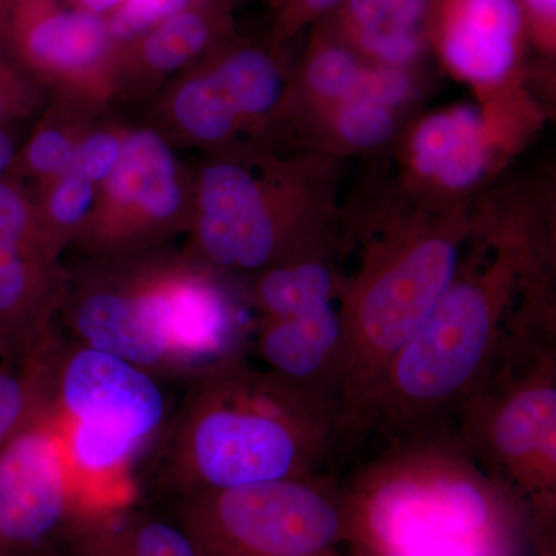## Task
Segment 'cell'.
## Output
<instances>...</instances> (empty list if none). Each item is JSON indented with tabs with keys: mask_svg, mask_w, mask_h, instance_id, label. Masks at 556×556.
I'll return each mask as SVG.
<instances>
[{
	"mask_svg": "<svg viewBox=\"0 0 556 556\" xmlns=\"http://www.w3.org/2000/svg\"><path fill=\"white\" fill-rule=\"evenodd\" d=\"M190 383L163 466L181 496L311 477L338 444L334 402L244 358Z\"/></svg>",
	"mask_w": 556,
	"mask_h": 556,
	"instance_id": "obj_2",
	"label": "cell"
},
{
	"mask_svg": "<svg viewBox=\"0 0 556 556\" xmlns=\"http://www.w3.org/2000/svg\"><path fill=\"white\" fill-rule=\"evenodd\" d=\"M336 2H339V0H298V3H295L294 13H317V11H321L328 9V7L334 5Z\"/></svg>",
	"mask_w": 556,
	"mask_h": 556,
	"instance_id": "obj_39",
	"label": "cell"
},
{
	"mask_svg": "<svg viewBox=\"0 0 556 556\" xmlns=\"http://www.w3.org/2000/svg\"><path fill=\"white\" fill-rule=\"evenodd\" d=\"M430 0H348L358 36L375 33H416Z\"/></svg>",
	"mask_w": 556,
	"mask_h": 556,
	"instance_id": "obj_27",
	"label": "cell"
},
{
	"mask_svg": "<svg viewBox=\"0 0 556 556\" xmlns=\"http://www.w3.org/2000/svg\"><path fill=\"white\" fill-rule=\"evenodd\" d=\"M240 118L270 112L280 101V72L273 58L257 49H237L208 67Z\"/></svg>",
	"mask_w": 556,
	"mask_h": 556,
	"instance_id": "obj_25",
	"label": "cell"
},
{
	"mask_svg": "<svg viewBox=\"0 0 556 556\" xmlns=\"http://www.w3.org/2000/svg\"><path fill=\"white\" fill-rule=\"evenodd\" d=\"M334 276L318 260H280L258 273L254 303L263 318H287L331 303Z\"/></svg>",
	"mask_w": 556,
	"mask_h": 556,
	"instance_id": "obj_23",
	"label": "cell"
},
{
	"mask_svg": "<svg viewBox=\"0 0 556 556\" xmlns=\"http://www.w3.org/2000/svg\"><path fill=\"white\" fill-rule=\"evenodd\" d=\"M413 152L420 174L438 178L448 188L473 185L489 163L481 115L464 105L431 116L417 129Z\"/></svg>",
	"mask_w": 556,
	"mask_h": 556,
	"instance_id": "obj_19",
	"label": "cell"
},
{
	"mask_svg": "<svg viewBox=\"0 0 556 556\" xmlns=\"http://www.w3.org/2000/svg\"><path fill=\"white\" fill-rule=\"evenodd\" d=\"M68 274L47 248L30 186L0 178V340L11 364L56 342Z\"/></svg>",
	"mask_w": 556,
	"mask_h": 556,
	"instance_id": "obj_10",
	"label": "cell"
},
{
	"mask_svg": "<svg viewBox=\"0 0 556 556\" xmlns=\"http://www.w3.org/2000/svg\"><path fill=\"white\" fill-rule=\"evenodd\" d=\"M75 343L170 376L153 324L139 255L90 260L70 277L61 313Z\"/></svg>",
	"mask_w": 556,
	"mask_h": 556,
	"instance_id": "obj_13",
	"label": "cell"
},
{
	"mask_svg": "<svg viewBox=\"0 0 556 556\" xmlns=\"http://www.w3.org/2000/svg\"><path fill=\"white\" fill-rule=\"evenodd\" d=\"M457 268V244L447 236L408 241L369 262L340 313L338 444H353L375 430L388 369L447 294Z\"/></svg>",
	"mask_w": 556,
	"mask_h": 556,
	"instance_id": "obj_4",
	"label": "cell"
},
{
	"mask_svg": "<svg viewBox=\"0 0 556 556\" xmlns=\"http://www.w3.org/2000/svg\"><path fill=\"white\" fill-rule=\"evenodd\" d=\"M448 22L481 35L517 42L522 27V11L517 0H456Z\"/></svg>",
	"mask_w": 556,
	"mask_h": 556,
	"instance_id": "obj_30",
	"label": "cell"
},
{
	"mask_svg": "<svg viewBox=\"0 0 556 556\" xmlns=\"http://www.w3.org/2000/svg\"><path fill=\"white\" fill-rule=\"evenodd\" d=\"M361 75V65L350 51L327 49L311 62L308 79L311 87L324 97L348 98Z\"/></svg>",
	"mask_w": 556,
	"mask_h": 556,
	"instance_id": "obj_33",
	"label": "cell"
},
{
	"mask_svg": "<svg viewBox=\"0 0 556 556\" xmlns=\"http://www.w3.org/2000/svg\"><path fill=\"white\" fill-rule=\"evenodd\" d=\"M49 91L28 76L0 43V127L13 126L46 108Z\"/></svg>",
	"mask_w": 556,
	"mask_h": 556,
	"instance_id": "obj_28",
	"label": "cell"
},
{
	"mask_svg": "<svg viewBox=\"0 0 556 556\" xmlns=\"http://www.w3.org/2000/svg\"><path fill=\"white\" fill-rule=\"evenodd\" d=\"M0 43L50 98L98 113L118 98L119 46L105 16L65 0H0Z\"/></svg>",
	"mask_w": 556,
	"mask_h": 556,
	"instance_id": "obj_8",
	"label": "cell"
},
{
	"mask_svg": "<svg viewBox=\"0 0 556 556\" xmlns=\"http://www.w3.org/2000/svg\"><path fill=\"white\" fill-rule=\"evenodd\" d=\"M61 339L20 364L0 367V448L53 407L54 358Z\"/></svg>",
	"mask_w": 556,
	"mask_h": 556,
	"instance_id": "obj_22",
	"label": "cell"
},
{
	"mask_svg": "<svg viewBox=\"0 0 556 556\" xmlns=\"http://www.w3.org/2000/svg\"><path fill=\"white\" fill-rule=\"evenodd\" d=\"M552 327L506 336L477 387L460 402L463 447L525 497L538 532L556 511V345Z\"/></svg>",
	"mask_w": 556,
	"mask_h": 556,
	"instance_id": "obj_3",
	"label": "cell"
},
{
	"mask_svg": "<svg viewBox=\"0 0 556 556\" xmlns=\"http://www.w3.org/2000/svg\"><path fill=\"white\" fill-rule=\"evenodd\" d=\"M65 2L75 9L108 17L110 13L118 9L123 0H65Z\"/></svg>",
	"mask_w": 556,
	"mask_h": 556,
	"instance_id": "obj_37",
	"label": "cell"
},
{
	"mask_svg": "<svg viewBox=\"0 0 556 556\" xmlns=\"http://www.w3.org/2000/svg\"><path fill=\"white\" fill-rule=\"evenodd\" d=\"M334 556H342V555H340L339 552H338V554H336Z\"/></svg>",
	"mask_w": 556,
	"mask_h": 556,
	"instance_id": "obj_42",
	"label": "cell"
},
{
	"mask_svg": "<svg viewBox=\"0 0 556 556\" xmlns=\"http://www.w3.org/2000/svg\"><path fill=\"white\" fill-rule=\"evenodd\" d=\"M98 188L89 178L67 169L49 185L31 189L40 233L53 257L60 260L62 252L72 247L90 215Z\"/></svg>",
	"mask_w": 556,
	"mask_h": 556,
	"instance_id": "obj_24",
	"label": "cell"
},
{
	"mask_svg": "<svg viewBox=\"0 0 556 556\" xmlns=\"http://www.w3.org/2000/svg\"><path fill=\"white\" fill-rule=\"evenodd\" d=\"M535 556H556L555 544L551 540L543 541V546L540 547Z\"/></svg>",
	"mask_w": 556,
	"mask_h": 556,
	"instance_id": "obj_40",
	"label": "cell"
},
{
	"mask_svg": "<svg viewBox=\"0 0 556 556\" xmlns=\"http://www.w3.org/2000/svg\"><path fill=\"white\" fill-rule=\"evenodd\" d=\"M527 7L544 20H555L556 0H526Z\"/></svg>",
	"mask_w": 556,
	"mask_h": 556,
	"instance_id": "obj_38",
	"label": "cell"
},
{
	"mask_svg": "<svg viewBox=\"0 0 556 556\" xmlns=\"http://www.w3.org/2000/svg\"><path fill=\"white\" fill-rule=\"evenodd\" d=\"M166 137L175 135L200 144H215L236 130L240 115L211 68L175 78L160 105Z\"/></svg>",
	"mask_w": 556,
	"mask_h": 556,
	"instance_id": "obj_21",
	"label": "cell"
},
{
	"mask_svg": "<svg viewBox=\"0 0 556 556\" xmlns=\"http://www.w3.org/2000/svg\"><path fill=\"white\" fill-rule=\"evenodd\" d=\"M362 47L388 64L402 65L415 60L420 50L416 33H375L358 36Z\"/></svg>",
	"mask_w": 556,
	"mask_h": 556,
	"instance_id": "obj_35",
	"label": "cell"
},
{
	"mask_svg": "<svg viewBox=\"0 0 556 556\" xmlns=\"http://www.w3.org/2000/svg\"><path fill=\"white\" fill-rule=\"evenodd\" d=\"M457 278L415 338L394 358L380 391L375 430L397 439L442 430V420L485 375L501 331L508 274Z\"/></svg>",
	"mask_w": 556,
	"mask_h": 556,
	"instance_id": "obj_5",
	"label": "cell"
},
{
	"mask_svg": "<svg viewBox=\"0 0 556 556\" xmlns=\"http://www.w3.org/2000/svg\"><path fill=\"white\" fill-rule=\"evenodd\" d=\"M178 525L199 556H334L342 489L325 475L181 496Z\"/></svg>",
	"mask_w": 556,
	"mask_h": 556,
	"instance_id": "obj_6",
	"label": "cell"
},
{
	"mask_svg": "<svg viewBox=\"0 0 556 556\" xmlns=\"http://www.w3.org/2000/svg\"><path fill=\"white\" fill-rule=\"evenodd\" d=\"M53 407L0 448V556H43L72 522Z\"/></svg>",
	"mask_w": 556,
	"mask_h": 556,
	"instance_id": "obj_11",
	"label": "cell"
},
{
	"mask_svg": "<svg viewBox=\"0 0 556 556\" xmlns=\"http://www.w3.org/2000/svg\"><path fill=\"white\" fill-rule=\"evenodd\" d=\"M219 14L208 0H195L144 35L119 46L118 98L152 91L185 72L211 47Z\"/></svg>",
	"mask_w": 556,
	"mask_h": 556,
	"instance_id": "obj_17",
	"label": "cell"
},
{
	"mask_svg": "<svg viewBox=\"0 0 556 556\" xmlns=\"http://www.w3.org/2000/svg\"><path fill=\"white\" fill-rule=\"evenodd\" d=\"M20 148L13 126L0 127V178L9 175Z\"/></svg>",
	"mask_w": 556,
	"mask_h": 556,
	"instance_id": "obj_36",
	"label": "cell"
},
{
	"mask_svg": "<svg viewBox=\"0 0 556 556\" xmlns=\"http://www.w3.org/2000/svg\"><path fill=\"white\" fill-rule=\"evenodd\" d=\"M257 350L269 371L338 405L342 318L332 303L287 318H263Z\"/></svg>",
	"mask_w": 556,
	"mask_h": 556,
	"instance_id": "obj_16",
	"label": "cell"
},
{
	"mask_svg": "<svg viewBox=\"0 0 556 556\" xmlns=\"http://www.w3.org/2000/svg\"><path fill=\"white\" fill-rule=\"evenodd\" d=\"M53 409L148 445L163 427L167 402L148 369L105 351L62 343L54 358Z\"/></svg>",
	"mask_w": 556,
	"mask_h": 556,
	"instance_id": "obj_14",
	"label": "cell"
},
{
	"mask_svg": "<svg viewBox=\"0 0 556 556\" xmlns=\"http://www.w3.org/2000/svg\"><path fill=\"white\" fill-rule=\"evenodd\" d=\"M444 51L460 75L477 83H497L514 67L517 42L479 35L448 22Z\"/></svg>",
	"mask_w": 556,
	"mask_h": 556,
	"instance_id": "obj_26",
	"label": "cell"
},
{
	"mask_svg": "<svg viewBox=\"0 0 556 556\" xmlns=\"http://www.w3.org/2000/svg\"><path fill=\"white\" fill-rule=\"evenodd\" d=\"M195 0H123L108 16L110 35L118 46L144 35Z\"/></svg>",
	"mask_w": 556,
	"mask_h": 556,
	"instance_id": "obj_31",
	"label": "cell"
},
{
	"mask_svg": "<svg viewBox=\"0 0 556 556\" xmlns=\"http://www.w3.org/2000/svg\"><path fill=\"white\" fill-rule=\"evenodd\" d=\"M409 91L412 83L399 68L362 70L357 86L346 100L367 101L390 109L407 100Z\"/></svg>",
	"mask_w": 556,
	"mask_h": 556,
	"instance_id": "obj_34",
	"label": "cell"
},
{
	"mask_svg": "<svg viewBox=\"0 0 556 556\" xmlns=\"http://www.w3.org/2000/svg\"><path fill=\"white\" fill-rule=\"evenodd\" d=\"M0 357H2L3 361L9 362V358H7L5 346H3L2 340H0Z\"/></svg>",
	"mask_w": 556,
	"mask_h": 556,
	"instance_id": "obj_41",
	"label": "cell"
},
{
	"mask_svg": "<svg viewBox=\"0 0 556 556\" xmlns=\"http://www.w3.org/2000/svg\"><path fill=\"white\" fill-rule=\"evenodd\" d=\"M189 257L219 273L254 274L283 260L285 233L265 190L251 172L230 161L200 170Z\"/></svg>",
	"mask_w": 556,
	"mask_h": 556,
	"instance_id": "obj_12",
	"label": "cell"
},
{
	"mask_svg": "<svg viewBox=\"0 0 556 556\" xmlns=\"http://www.w3.org/2000/svg\"><path fill=\"white\" fill-rule=\"evenodd\" d=\"M65 536L72 556H199L178 522L130 507L73 518Z\"/></svg>",
	"mask_w": 556,
	"mask_h": 556,
	"instance_id": "obj_18",
	"label": "cell"
},
{
	"mask_svg": "<svg viewBox=\"0 0 556 556\" xmlns=\"http://www.w3.org/2000/svg\"><path fill=\"white\" fill-rule=\"evenodd\" d=\"M53 419L73 518L130 507L137 495L134 464L144 445L109 428L58 415L54 409Z\"/></svg>",
	"mask_w": 556,
	"mask_h": 556,
	"instance_id": "obj_15",
	"label": "cell"
},
{
	"mask_svg": "<svg viewBox=\"0 0 556 556\" xmlns=\"http://www.w3.org/2000/svg\"><path fill=\"white\" fill-rule=\"evenodd\" d=\"M193 208L195 182L170 139L153 126L129 127L123 155L98 188L72 248L89 260L159 251L192 228Z\"/></svg>",
	"mask_w": 556,
	"mask_h": 556,
	"instance_id": "obj_7",
	"label": "cell"
},
{
	"mask_svg": "<svg viewBox=\"0 0 556 556\" xmlns=\"http://www.w3.org/2000/svg\"><path fill=\"white\" fill-rule=\"evenodd\" d=\"M394 119L390 109L371 102L348 100L339 116V131L354 148H378L393 135Z\"/></svg>",
	"mask_w": 556,
	"mask_h": 556,
	"instance_id": "obj_32",
	"label": "cell"
},
{
	"mask_svg": "<svg viewBox=\"0 0 556 556\" xmlns=\"http://www.w3.org/2000/svg\"><path fill=\"white\" fill-rule=\"evenodd\" d=\"M98 115L76 102L50 98L49 108L17 150L9 175L27 186L33 182L35 188L30 189L49 185L67 169Z\"/></svg>",
	"mask_w": 556,
	"mask_h": 556,
	"instance_id": "obj_20",
	"label": "cell"
},
{
	"mask_svg": "<svg viewBox=\"0 0 556 556\" xmlns=\"http://www.w3.org/2000/svg\"><path fill=\"white\" fill-rule=\"evenodd\" d=\"M142 270L170 376L192 382L244 358L252 327L219 270L160 249L142 254Z\"/></svg>",
	"mask_w": 556,
	"mask_h": 556,
	"instance_id": "obj_9",
	"label": "cell"
},
{
	"mask_svg": "<svg viewBox=\"0 0 556 556\" xmlns=\"http://www.w3.org/2000/svg\"><path fill=\"white\" fill-rule=\"evenodd\" d=\"M340 489L358 556H519L538 532L525 497L444 430L397 439Z\"/></svg>",
	"mask_w": 556,
	"mask_h": 556,
	"instance_id": "obj_1",
	"label": "cell"
},
{
	"mask_svg": "<svg viewBox=\"0 0 556 556\" xmlns=\"http://www.w3.org/2000/svg\"><path fill=\"white\" fill-rule=\"evenodd\" d=\"M127 129L129 127L124 124H94L93 129L80 141L67 169L78 172L100 186L115 170L123 155Z\"/></svg>",
	"mask_w": 556,
	"mask_h": 556,
	"instance_id": "obj_29",
	"label": "cell"
}]
</instances>
